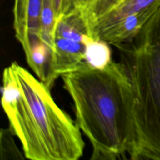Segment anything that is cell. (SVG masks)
I'll return each mask as SVG.
<instances>
[{
	"label": "cell",
	"mask_w": 160,
	"mask_h": 160,
	"mask_svg": "<svg viewBox=\"0 0 160 160\" xmlns=\"http://www.w3.org/2000/svg\"><path fill=\"white\" fill-rule=\"evenodd\" d=\"M94 0H65L64 14L76 11H82L90 6Z\"/></svg>",
	"instance_id": "obj_12"
},
{
	"label": "cell",
	"mask_w": 160,
	"mask_h": 160,
	"mask_svg": "<svg viewBox=\"0 0 160 160\" xmlns=\"http://www.w3.org/2000/svg\"><path fill=\"white\" fill-rule=\"evenodd\" d=\"M10 128L1 129L0 132L1 159H23L25 156L18 149Z\"/></svg>",
	"instance_id": "obj_10"
},
{
	"label": "cell",
	"mask_w": 160,
	"mask_h": 160,
	"mask_svg": "<svg viewBox=\"0 0 160 160\" xmlns=\"http://www.w3.org/2000/svg\"><path fill=\"white\" fill-rule=\"evenodd\" d=\"M61 77L73 102L76 122L92 146L91 159H131L136 142L134 101L124 65L112 61L96 69L84 61Z\"/></svg>",
	"instance_id": "obj_1"
},
{
	"label": "cell",
	"mask_w": 160,
	"mask_h": 160,
	"mask_svg": "<svg viewBox=\"0 0 160 160\" xmlns=\"http://www.w3.org/2000/svg\"><path fill=\"white\" fill-rule=\"evenodd\" d=\"M56 36L84 43L88 34L81 11L62 14L58 21Z\"/></svg>",
	"instance_id": "obj_7"
},
{
	"label": "cell",
	"mask_w": 160,
	"mask_h": 160,
	"mask_svg": "<svg viewBox=\"0 0 160 160\" xmlns=\"http://www.w3.org/2000/svg\"><path fill=\"white\" fill-rule=\"evenodd\" d=\"M58 21L54 0H42L41 36L42 41L51 50L52 55L55 49L56 29Z\"/></svg>",
	"instance_id": "obj_9"
},
{
	"label": "cell",
	"mask_w": 160,
	"mask_h": 160,
	"mask_svg": "<svg viewBox=\"0 0 160 160\" xmlns=\"http://www.w3.org/2000/svg\"><path fill=\"white\" fill-rule=\"evenodd\" d=\"M54 4L56 14L59 20V19L64 13L65 0H54Z\"/></svg>",
	"instance_id": "obj_13"
},
{
	"label": "cell",
	"mask_w": 160,
	"mask_h": 160,
	"mask_svg": "<svg viewBox=\"0 0 160 160\" xmlns=\"http://www.w3.org/2000/svg\"><path fill=\"white\" fill-rule=\"evenodd\" d=\"M121 0H94L86 9L81 11L86 28L98 18L110 11Z\"/></svg>",
	"instance_id": "obj_11"
},
{
	"label": "cell",
	"mask_w": 160,
	"mask_h": 160,
	"mask_svg": "<svg viewBox=\"0 0 160 160\" xmlns=\"http://www.w3.org/2000/svg\"><path fill=\"white\" fill-rule=\"evenodd\" d=\"M85 44L56 36L55 49L51 60V81L52 86L62 74L78 69L84 62Z\"/></svg>",
	"instance_id": "obj_5"
},
{
	"label": "cell",
	"mask_w": 160,
	"mask_h": 160,
	"mask_svg": "<svg viewBox=\"0 0 160 160\" xmlns=\"http://www.w3.org/2000/svg\"><path fill=\"white\" fill-rule=\"evenodd\" d=\"M116 48L134 94L131 159L160 160V6L134 38Z\"/></svg>",
	"instance_id": "obj_3"
},
{
	"label": "cell",
	"mask_w": 160,
	"mask_h": 160,
	"mask_svg": "<svg viewBox=\"0 0 160 160\" xmlns=\"http://www.w3.org/2000/svg\"><path fill=\"white\" fill-rule=\"evenodd\" d=\"M160 2V0H121L110 11L87 26L88 36L100 40L112 26L127 16L148 9Z\"/></svg>",
	"instance_id": "obj_6"
},
{
	"label": "cell",
	"mask_w": 160,
	"mask_h": 160,
	"mask_svg": "<svg viewBox=\"0 0 160 160\" xmlns=\"http://www.w3.org/2000/svg\"><path fill=\"white\" fill-rule=\"evenodd\" d=\"M84 61L91 67L103 69L112 60L109 44L88 37L85 42Z\"/></svg>",
	"instance_id": "obj_8"
},
{
	"label": "cell",
	"mask_w": 160,
	"mask_h": 160,
	"mask_svg": "<svg viewBox=\"0 0 160 160\" xmlns=\"http://www.w3.org/2000/svg\"><path fill=\"white\" fill-rule=\"evenodd\" d=\"M41 14L42 0H14L13 28L26 56L46 45L41 36Z\"/></svg>",
	"instance_id": "obj_4"
},
{
	"label": "cell",
	"mask_w": 160,
	"mask_h": 160,
	"mask_svg": "<svg viewBox=\"0 0 160 160\" xmlns=\"http://www.w3.org/2000/svg\"><path fill=\"white\" fill-rule=\"evenodd\" d=\"M50 89L14 61L2 73V107L9 128L31 160H77L85 144L81 130L52 98Z\"/></svg>",
	"instance_id": "obj_2"
}]
</instances>
